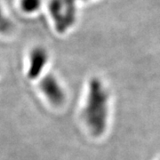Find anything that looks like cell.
I'll return each mask as SVG.
<instances>
[{
	"label": "cell",
	"instance_id": "5",
	"mask_svg": "<svg viewBox=\"0 0 160 160\" xmlns=\"http://www.w3.org/2000/svg\"><path fill=\"white\" fill-rule=\"evenodd\" d=\"M12 29V22L9 19L4 15L3 11L0 6V33L2 34H6L9 33Z\"/></svg>",
	"mask_w": 160,
	"mask_h": 160
},
{
	"label": "cell",
	"instance_id": "6",
	"mask_svg": "<svg viewBox=\"0 0 160 160\" xmlns=\"http://www.w3.org/2000/svg\"><path fill=\"white\" fill-rule=\"evenodd\" d=\"M0 72H1V69H0Z\"/></svg>",
	"mask_w": 160,
	"mask_h": 160
},
{
	"label": "cell",
	"instance_id": "2",
	"mask_svg": "<svg viewBox=\"0 0 160 160\" xmlns=\"http://www.w3.org/2000/svg\"><path fill=\"white\" fill-rule=\"evenodd\" d=\"M41 95L53 108H61L66 102V92L55 75L46 73L38 81Z\"/></svg>",
	"mask_w": 160,
	"mask_h": 160
},
{
	"label": "cell",
	"instance_id": "3",
	"mask_svg": "<svg viewBox=\"0 0 160 160\" xmlns=\"http://www.w3.org/2000/svg\"><path fill=\"white\" fill-rule=\"evenodd\" d=\"M49 62V53L43 46H35L29 53L26 78L30 81H38L46 74V67Z\"/></svg>",
	"mask_w": 160,
	"mask_h": 160
},
{
	"label": "cell",
	"instance_id": "4",
	"mask_svg": "<svg viewBox=\"0 0 160 160\" xmlns=\"http://www.w3.org/2000/svg\"><path fill=\"white\" fill-rule=\"evenodd\" d=\"M41 6V0H21V7L25 12H34Z\"/></svg>",
	"mask_w": 160,
	"mask_h": 160
},
{
	"label": "cell",
	"instance_id": "1",
	"mask_svg": "<svg viewBox=\"0 0 160 160\" xmlns=\"http://www.w3.org/2000/svg\"><path fill=\"white\" fill-rule=\"evenodd\" d=\"M109 113V93L98 78L90 80L82 118L93 136H101L106 130Z\"/></svg>",
	"mask_w": 160,
	"mask_h": 160
}]
</instances>
